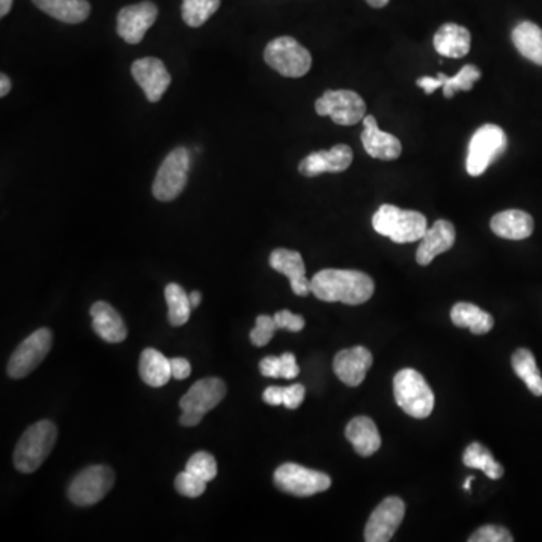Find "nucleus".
I'll return each instance as SVG.
<instances>
[{
	"label": "nucleus",
	"mask_w": 542,
	"mask_h": 542,
	"mask_svg": "<svg viewBox=\"0 0 542 542\" xmlns=\"http://www.w3.org/2000/svg\"><path fill=\"white\" fill-rule=\"evenodd\" d=\"M259 369L264 377L282 378V359L281 357H264L259 363Z\"/></svg>",
	"instance_id": "ea45409f"
},
{
	"label": "nucleus",
	"mask_w": 542,
	"mask_h": 542,
	"mask_svg": "<svg viewBox=\"0 0 542 542\" xmlns=\"http://www.w3.org/2000/svg\"><path fill=\"white\" fill-rule=\"evenodd\" d=\"M92 327L103 341L119 344L127 338V327L115 308L106 302H97L91 308Z\"/></svg>",
	"instance_id": "4be33fe9"
},
{
	"label": "nucleus",
	"mask_w": 542,
	"mask_h": 542,
	"mask_svg": "<svg viewBox=\"0 0 542 542\" xmlns=\"http://www.w3.org/2000/svg\"><path fill=\"white\" fill-rule=\"evenodd\" d=\"M470 542H512L511 533L502 526H493V524H488V526L481 527V529L476 530L472 536L469 538Z\"/></svg>",
	"instance_id": "e433bc0d"
},
{
	"label": "nucleus",
	"mask_w": 542,
	"mask_h": 542,
	"mask_svg": "<svg viewBox=\"0 0 542 542\" xmlns=\"http://www.w3.org/2000/svg\"><path fill=\"white\" fill-rule=\"evenodd\" d=\"M186 470H189L198 478L204 479L205 482H211L217 476L216 458L208 454V452H196L187 461Z\"/></svg>",
	"instance_id": "72a5a7b5"
},
{
	"label": "nucleus",
	"mask_w": 542,
	"mask_h": 542,
	"mask_svg": "<svg viewBox=\"0 0 542 542\" xmlns=\"http://www.w3.org/2000/svg\"><path fill=\"white\" fill-rule=\"evenodd\" d=\"M115 482L112 469L107 466H91L82 470L71 482L68 497L77 506H91L103 500Z\"/></svg>",
	"instance_id": "9b49d317"
},
{
	"label": "nucleus",
	"mask_w": 542,
	"mask_h": 542,
	"mask_svg": "<svg viewBox=\"0 0 542 542\" xmlns=\"http://www.w3.org/2000/svg\"><path fill=\"white\" fill-rule=\"evenodd\" d=\"M470 44V32L457 23H445L434 35V47L445 58H464L470 52Z\"/></svg>",
	"instance_id": "5701e85b"
},
{
	"label": "nucleus",
	"mask_w": 542,
	"mask_h": 542,
	"mask_svg": "<svg viewBox=\"0 0 542 542\" xmlns=\"http://www.w3.org/2000/svg\"><path fill=\"white\" fill-rule=\"evenodd\" d=\"M362 144L366 153L374 159L384 160V162H390V160H396L402 153V145L399 139L393 134L381 131L378 128L377 121L374 116L366 115L363 119Z\"/></svg>",
	"instance_id": "6ab92c4d"
},
{
	"label": "nucleus",
	"mask_w": 542,
	"mask_h": 542,
	"mask_svg": "<svg viewBox=\"0 0 542 542\" xmlns=\"http://www.w3.org/2000/svg\"><path fill=\"white\" fill-rule=\"evenodd\" d=\"M311 290L321 302L357 306L371 299L375 285L362 271L326 268L312 278Z\"/></svg>",
	"instance_id": "f257e3e1"
},
{
	"label": "nucleus",
	"mask_w": 542,
	"mask_h": 542,
	"mask_svg": "<svg viewBox=\"0 0 542 542\" xmlns=\"http://www.w3.org/2000/svg\"><path fill=\"white\" fill-rule=\"evenodd\" d=\"M159 10L153 2H141L119 11L116 32L128 44H139L156 23Z\"/></svg>",
	"instance_id": "ddd939ff"
},
{
	"label": "nucleus",
	"mask_w": 542,
	"mask_h": 542,
	"mask_svg": "<svg viewBox=\"0 0 542 542\" xmlns=\"http://www.w3.org/2000/svg\"><path fill=\"white\" fill-rule=\"evenodd\" d=\"M139 374L148 386L163 387L172 378L171 359L154 348H147L139 360Z\"/></svg>",
	"instance_id": "bb28decb"
},
{
	"label": "nucleus",
	"mask_w": 542,
	"mask_h": 542,
	"mask_svg": "<svg viewBox=\"0 0 542 542\" xmlns=\"http://www.w3.org/2000/svg\"><path fill=\"white\" fill-rule=\"evenodd\" d=\"M53 336L49 329H40L32 333L17 347L8 363L11 378L26 377L38 368L52 350Z\"/></svg>",
	"instance_id": "f8f14e48"
},
{
	"label": "nucleus",
	"mask_w": 542,
	"mask_h": 542,
	"mask_svg": "<svg viewBox=\"0 0 542 542\" xmlns=\"http://www.w3.org/2000/svg\"><path fill=\"white\" fill-rule=\"evenodd\" d=\"M131 76L141 86L150 103H157L168 91L172 77L163 61L157 58H142L131 65Z\"/></svg>",
	"instance_id": "2eb2a0df"
},
{
	"label": "nucleus",
	"mask_w": 542,
	"mask_h": 542,
	"mask_svg": "<svg viewBox=\"0 0 542 542\" xmlns=\"http://www.w3.org/2000/svg\"><path fill=\"white\" fill-rule=\"evenodd\" d=\"M270 265L273 270L287 276L291 290L296 296L305 297L311 290V281L306 278L305 261L296 250L276 249L271 252Z\"/></svg>",
	"instance_id": "a211bd4d"
},
{
	"label": "nucleus",
	"mask_w": 542,
	"mask_h": 542,
	"mask_svg": "<svg viewBox=\"0 0 542 542\" xmlns=\"http://www.w3.org/2000/svg\"><path fill=\"white\" fill-rule=\"evenodd\" d=\"M275 484L284 493L309 497L329 490L332 479L318 470L306 469L300 464L285 463L276 469Z\"/></svg>",
	"instance_id": "1a4fd4ad"
},
{
	"label": "nucleus",
	"mask_w": 542,
	"mask_h": 542,
	"mask_svg": "<svg viewBox=\"0 0 542 542\" xmlns=\"http://www.w3.org/2000/svg\"><path fill=\"white\" fill-rule=\"evenodd\" d=\"M262 398H264V401L267 402L268 405H284L285 387H267V389L264 390Z\"/></svg>",
	"instance_id": "37998d69"
},
{
	"label": "nucleus",
	"mask_w": 542,
	"mask_h": 542,
	"mask_svg": "<svg viewBox=\"0 0 542 542\" xmlns=\"http://www.w3.org/2000/svg\"><path fill=\"white\" fill-rule=\"evenodd\" d=\"M226 395V386L220 378H202L196 381L189 392L181 398L180 407L183 410L181 425L196 427L210 410L222 402Z\"/></svg>",
	"instance_id": "0eeeda50"
},
{
	"label": "nucleus",
	"mask_w": 542,
	"mask_h": 542,
	"mask_svg": "<svg viewBox=\"0 0 542 542\" xmlns=\"http://www.w3.org/2000/svg\"><path fill=\"white\" fill-rule=\"evenodd\" d=\"M455 244V228L448 220H437L433 228L427 229L421 246L416 252L419 265H430L436 256L448 252Z\"/></svg>",
	"instance_id": "412c9836"
},
{
	"label": "nucleus",
	"mask_w": 542,
	"mask_h": 542,
	"mask_svg": "<svg viewBox=\"0 0 542 542\" xmlns=\"http://www.w3.org/2000/svg\"><path fill=\"white\" fill-rule=\"evenodd\" d=\"M14 0H0V17L7 16L13 8Z\"/></svg>",
	"instance_id": "a18cd8bd"
},
{
	"label": "nucleus",
	"mask_w": 542,
	"mask_h": 542,
	"mask_svg": "<svg viewBox=\"0 0 542 542\" xmlns=\"http://www.w3.org/2000/svg\"><path fill=\"white\" fill-rule=\"evenodd\" d=\"M372 226L378 234L389 237L393 243L404 244L422 240L427 232V217L418 211L401 210L384 204L372 217Z\"/></svg>",
	"instance_id": "f03ea898"
},
{
	"label": "nucleus",
	"mask_w": 542,
	"mask_h": 542,
	"mask_svg": "<svg viewBox=\"0 0 542 542\" xmlns=\"http://www.w3.org/2000/svg\"><path fill=\"white\" fill-rule=\"evenodd\" d=\"M305 393L306 389L303 384H293V386L285 387V407L290 410L299 409L303 399H305Z\"/></svg>",
	"instance_id": "58836bf2"
},
{
	"label": "nucleus",
	"mask_w": 542,
	"mask_h": 542,
	"mask_svg": "<svg viewBox=\"0 0 542 542\" xmlns=\"http://www.w3.org/2000/svg\"><path fill=\"white\" fill-rule=\"evenodd\" d=\"M365 2L372 8H384L389 4V0H365Z\"/></svg>",
	"instance_id": "de8ad7c7"
},
{
	"label": "nucleus",
	"mask_w": 542,
	"mask_h": 542,
	"mask_svg": "<svg viewBox=\"0 0 542 542\" xmlns=\"http://www.w3.org/2000/svg\"><path fill=\"white\" fill-rule=\"evenodd\" d=\"M463 461L470 469L482 470L490 479H500L503 476L502 464L497 463L491 452L481 443H472L467 446Z\"/></svg>",
	"instance_id": "7c9ffc66"
},
{
	"label": "nucleus",
	"mask_w": 542,
	"mask_h": 542,
	"mask_svg": "<svg viewBox=\"0 0 542 542\" xmlns=\"http://www.w3.org/2000/svg\"><path fill=\"white\" fill-rule=\"evenodd\" d=\"M393 393L396 404L412 418L425 419L433 413L436 402L433 390L415 369L405 368L395 375Z\"/></svg>",
	"instance_id": "7ed1b4c3"
},
{
	"label": "nucleus",
	"mask_w": 542,
	"mask_h": 542,
	"mask_svg": "<svg viewBox=\"0 0 542 542\" xmlns=\"http://www.w3.org/2000/svg\"><path fill=\"white\" fill-rule=\"evenodd\" d=\"M345 437L353 445L354 451L362 457H371L381 446L377 425L366 416H359L350 421L345 428Z\"/></svg>",
	"instance_id": "b1692460"
},
{
	"label": "nucleus",
	"mask_w": 542,
	"mask_h": 542,
	"mask_svg": "<svg viewBox=\"0 0 542 542\" xmlns=\"http://www.w3.org/2000/svg\"><path fill=\"white\" fill-rule=\"evenodd\" d=\"M371 366L372 354L365 347L339 351L333 360V371L342 383L350 387L360 386Z\"/></svg>",
	"instance_id": "f3484780"
},
{
	"label": "nucleus",
	"mask_w": 542,
	"mask_h": 542,
	"mask_svg": "<svg viewBox=\"0 0 542 542\" xmlns=\"http://www.w3.org/2000/svg\"><path fill=\"white\" fill-rule=\"evenodd\" d=\"M452 323L463 329H470L475 335H485L494 326L493 317L472 303H457L451 311Z\"/></svg>",
	"instance_id": "c85d7f7f"
},
{
	"label": "nucleus",
	"mask_w": 542,
	"mask_h": 542,
	"mask_svg": "<svg viewBox=\"0 0 542 542\" xmlns=\"http://www.w3.org/2000/svg\"><path fill=\"white\" fill-rule=\"evenodd\" d=\"M479 79H481V71L475 65L469 64L461 68L454 77H448L446 74L439 73L436 77H422L416 83H418L419 88L424 89L427 95L433 94L439 88H443L445 98H452L460 91H472L473 85Z\"/></svg>",
	"instance_id": "aec40b11"
},
{
	"label": "nucleus",
	"mask_w": 542,
	"mask_h": 542,
	"mask_svg": "<svg viewBox=\"0 0 542 542\" xmlns=\"http://www.w3.org/2000/svg\"><path fill=\"white\" fill-rule=\"evenodd\" d=\"M508 139L505 131L496 124H485L475 131L467 151L466 169L470 177L484 174L497 157L505 153Z\"/></svg>",
	"instance_id": "423d86ee"
},
{
	"label": "nucleus",
	"mask_w": 542,
	"mask_h": 542,
	"mask_svg": "<svg viewBox=\"0 0 542 542\" xmlns=\"http://www.w3.org/2000/svg\"><path fill=\"white\" fill-rule=\"evenodd\" d=\"M512 43L521 56L542 65V29L532 22H521L512 31Z\"/></svg>",
	"instance_id": "cd10ccee"
},
{
	"label": "nucleus",
	"mask_w": 542,
	"mask_h": 542,
	"mask_svg": "<svg viewBox=\"0 0 542 542\" xmlns=\"http://www.w3.org/2000/svg\"><path fill=\"white\" fill-rule=\"evenodd\" d=\"M282 359V378L293 380L300 374L299 365H297L296 356L293 353H284Z\"/></svg>",
	"instance_id": "79ce46f5"
},
{
	"label": "nucleus",
	"mask_w": 542,
	"mask_h": 542,
	"mask_svg": "<svg viewBox=\"0 0 542 542\" xmlns=\"http://www.w3.org/2000/svg\"><path fill=\"white\" fill-rule=\"evenodd\" d=\"M165 297L169 308V323L175 327L186 324L193 308L184 288L178 284H169L165 290Z\"/></svg>",
	"instance_id": "2f4dec72"
},
{
	"label": "nucleus",
	"mask_w": 542,
	"mask_h": 542,
	"mask_svg": "<svg viewBox=\"0 0 542 542\" xmlns=\"http://www.w3.org/2000/svg\"><path fill=\"white\" fill-rule=\"evenodd\" d=\"M190 153L178 147L168 154L157 172L153 184V195L162 202L174 201L186 189L189 180Z\"/></svg>",
	"instance_id": "6e6552de"
},
{
	"label": "nucleus",
	"mask_w": 542,
	"mask_h": 542,
	"mask_svg": "<svg viewBox=\"0 0 542 542\" xmlns=\"http://www.w3.org/2000/svg\"><path fill=\"white\" fill-rule=\"evenodd\" d=\"M405 503L399 497H387L369 517L365 527V541L387 542L392 539L404 520Z\"/></svg>",
	"instance_id": "4468645a"
},
{
	"label": "nucleus",
	"mask_w": 542,
	"mask_h": 542,
	"mask_svg": "<svg viewBox=\"0 0 542 542\" xmlns=\"http://www.w3.org/2000/svg\"><path fill=\"white\" fill-rule=\"evenodd\" d=\"M264 61L281 76L293 79L306 76L312 67L311 52L291 37L270 41L264 50Z\"/></svg>",
	"instance_id": "39448f33"
},
{
	"label": "nucleus",
	"mask_w": 542,
	"mask_h": 542,
	"mask_svg": "<svg viewBox=\"0 0 542 542\" xmlns=\"http://www.w3.org/2000/svg\"><path fill=\"white\" fill-rule=\"evenodd\" d=\"M11 91V80L7 74L0 76V97H7Z\"/></svg>",
	"instance_id": "c03bdc74"
},
{
	"label": "nucleus",
	"mask_w": 542,
	"mask_h": 542,
	"mask_svg": "<svg viewBox=\"0 0 542 542\" xmlns=\"http://www.w3.org/2000/svg\"><path fill=\"white\" fill-rule=\"evenodd\" d=\"M353 163V150L348 145H336L329 151H317L309 154L300 162L299 172L305 177H318V175L339 174L347 171Z\"/></svg>",
	"instance_id": "dca6fc26"
},
{
	"label": "nucleus",
	"mask_w": 542,
	"mask_h": 542,
	"mask_svg": "<svg viewBox=\"0 0 542 542\" xmlns=\"http://www.w3.org/2000/svg\"><path fill=\"white\" fill-rule=\"evenodd\" d=\"M494 234L506 240H524L533 232V219L529 213L521 210H506L491 219Z\"/></svg>",
	"instance_id": "393cba45"
},
{
	"label": "nucleus",
	"mask_w": 542,
	"mask_h": 542,
	"mask_svg": "<svg viewBox=\"0 0 542 542\" xmlns=\"http://www.w3.org/2000/svg\"><path fill=\"white\" fill-rule=\"evenodd\" d=\"M315 110L320 116H329L338 125H354L366 116V104L357 92L348 89L326 91L317 103Z\"/></svg>",
	"instance_id": "9d476101"
},
{
	"label": "nucleus",
	"mask_w": 542,
	"mask_h": 542,
	"mask_svg": "<svg viewBox=\"0 0 542 542\" xmlns=\"http://www.w3.org/2000/svg\"><path fill=\"white\" fill-rule=\"evenodd\" d=\"M275 323L278 329H287L290 332H300L305 327V318L302 315L293 314L290 311H281L275 315Z\"/></svg>",
	"instance_id": "4c0bfd02"
},
{
	"label": "nucleus",
	"mask_w": 542,
	"mask_h": 542,
	"mask_svg": "<svg viewBox=\"0 0 542 542\" xmlns=\"http://www.w3.org/2000/svg\"><path fill=\"white\" fill-rule=\"evenodd\" d=\"M38 10L68 25H79L91 14L88 0H32Z\"/></svg>",
	"instance_id": "a878e982"
},
{
	"label": "nucleus",
	"mask_w": 542,
	"mask_h": 542,
	"mask_svg": "<svg viewBox=\"0 0 542 542\" xmlns=\"http://www.w3.org/2000/svg\"><path fill=\"white\" fill-rule=\"evenodd\" d=\"M512 368L515 374L529 387L530 392L542 396V377L536 365L535 356L527 348H520L512 356Z\"/></svg>",
	"instance_id": "c756f323"
},
{
	"label": "nucleus",
	"mask_w": 542,
	"mask_h": 542,
	"mask_svg": "<svg viewBox=\"0 0 542 542\" xmlns=\"http://www.w3.org/2000/svg\"><path fill=\"white\" fill-rule=\"evenodd\" d=\"M172 378L175 380H186L192 374V366L187 359L183 357H174L171 359Z\"/></svg>",
	"instance_id": "a19ab883"
},
{
	"label": "nucleus",
	"mask_w": 542,
	"mask_h": 542,
	"mask_svg": "<svg viewBox=\"0 0 542 542\" xmlns=\"http://www.w3.org/2000/svg\"><path fill=\"white\" fill-rule=\"evenodd\" d=\"M220 0H183V20L190 28H201L219 10Z\"/></svg>",
	"instance_id": "473e14b6"
},
{
	"label": "nucleus",
	"mask_w": 542,
	"mask_h": 542,
	"mask_svg": "<svg viewBox=\"0 0 542 542\" xmlns=\"http://www.w3.org/2000/svg\"><path fill=\"white\" fill-rule=\"evenodd\" d=\"M190 297V303H192V308H198L199 305H201L202 296L201 293H198V291H193L192 294H189Z\"/></svg>",
	"instance_id": "49530a36"
},
{
	"label": "nucleus",
	"mask_w": 542,
	"mask_h": 542,
	"mask_svg": "<svg viewBox=\"0 0 542 542\" xmlns=\"http://www.w3.org/2000/svg\"><path fill=\"white\" fill-rule=\"evenodd\" d=\"M58 437L55 424L40 421L29 427L14 452V466L19 472L34 473L52 452Z\"/></svg>",
	"instance_id": "20e7f679"
},
{
	"label": "nucleus",
	"mask_w": 542,
	"mask_h": 542,
	"mask_svg": "<svg viewBox=\"0 0 542 542\" xmlns=\"http://www.w3.org/2000/svg\"><path fill=\"white\" fill-rule=\"evenodd\" d=\"M473 476H469V478L466 479V482H464V490L470 491V484L473 482Z\"/></svg>",
	"instance_id": "09e8293b"
},
{
	"label": "nucleus",
	"mask_w": 542,
	"mask_h": 542,
	"mask_svg": "<svg viewBox=\"0 0 542 542\" xmlns=\"http://www.w3.org/2000/svg\"><path fill=\"white\" fill-rule=\"evenodd\" d=\"M276 330H278V326H276L275 318L259 315L256 318L255 329L250 332V341L255 347H265L275 336Z\"/></svg>",
	"instance_id": "c9c22d12"
},
{
	"label": "nucleus",
	"mask_w": 542,
	"mask_h": 542,
	"mask_svg": "<svg viewBox=\"0 0 542 542\" xmlns=\"http://www.w3.org/2000/svg\"><path fill=\"white\" fill-rule=\"evenodd\" d=\"M175 488L181 496L189 497V499H196V497L202 496L207 488V482L204 479L198 478L193 475L189 470H184L180 475L175 478Z\"/></svg>",
	"instance_id": "f704fd0d"
}]
</instances>
